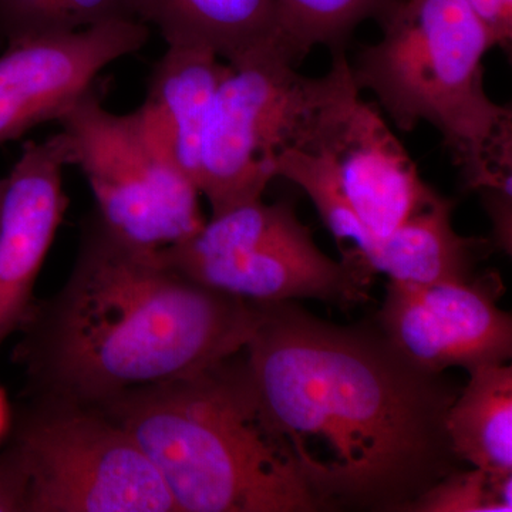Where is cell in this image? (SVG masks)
I'll return each mask as SVG.
<instances>
[{"label": "cell", "mask_w": 512, "mask_h": 512, "mask_svg": "<svg viewBox=\"0 0 512 512\" xmlns=\"http://www.w3.org/2000/svg\"><path fill=\"white\" fill-rule=\"evenodd\" d=\"M160 254L192 281L249 302L316 299L349 308L369 299L372 276L323 254L289 201L235 205Z\"/></svg>", "instance_id": "cell-6"}, {"label": "cell", "mask_w": 512, "mask_h": 512, "mask_svg": "<svg viewBox=\"0 0 512 512\" xmlns=\"http://www.w3.org/2000/svg\"><path fill=\"white\" fill-rule=\"evenodd\" d=\"M383 36L350 63L399 130L429 123L478 190L512 168L511 107L490 99L484 57L493 37L463 0H402L382 20Z\"/></svg>", "instance_id": "cell-4"}, {"label": "cell", "mask_w": 512, "mask_h": 512, "mask_svg": "<svg viewBox=\"0 0 512 512\" xmlns=\"http://www.w3.org/2000/svg\"><path fill=\"white\" fill-rule=\"evenodd\" d=\"M234 357L94 407L143 448L178 512L319 511L266 430Z\"/></svg>", "instance_id": "cell-3"}, {"label": "cell", "mask_w": 512, "mask_h": 512, "mask_svg": "<svg viewBox=\"0 0 512 512\" xmlns=\"http://www.w3.org/2000/svg\"><path fill=\"white\" fill-rule=\"evenodd\" d=\"M259 313V303L192 281L97 220L25 359L57 400L99 406L237 356Z\"/></svg>", "instance_id": "cell-2"}, {"label": "cell", "mask_w": 512, "mask_h": 512, "mask_svg": "<svg viewBox=\"0 0 512 512\" xmlns=\"http://www.w3.org/2000/svg\"><path fill=\"white\" fill-rule=\"evenodd\" d=\"M402 0H278L282 29L293 55L302 59L313 47L342 50L346 37L367 19L382 22Z\"/></svg>", "instance_id": "cell-17"}, {"label": "cell", "mask_w": 512, "mask_h": 512, "mask_svg": "<svg viewBox=\"0 0 512 512\" xmlns=\"http://www.w3.org/2000/svg\"><path fill=\"white\" fill-rule=\"evenodd\" d=\"M244 362L266 430L319 511L407 512L460 468L446 429L457 390L377 325L259 303Z\"/></svg>", "instance_id": "cell-1"}, {"label": "cell", "mask_w": 512, "mask_h": 512, "mask_svg": "<svg viewBox=\"0 0 512 512\" xmlns=\"http://www.w3.org/2000/svg\"><path fill=\"white\" fill-rule=\"evenodd\" d=\"M446 416L448 439L460 461L494 477L512 476V367L471 370Z\"/></svg>", "instance_id": "cell-16"}, {"label": "cell", "mask_w": 512, "mask_h": 512, "mask_svg": "<svg viewBox=\"0 0 512 512\" xmlns=\"http://www.w3.org/2000/svg\"><path fill=\"white\" fill-rule=\"evenodd\" d=\"M138 0H0V30L9 42L74 32L117 19L140 20Z\"/></svg>", "instance_id": "cell-18"}, {"label": "cell", "mask_w": 512, "mask_h": 512, "mask_svg": "<svg viewBox=\"0 0 512 512\" xmlns=\"http://www.w3.org/2000/svg\"><path fill=\"white\" fill-rule=\"evenodd\" d=\"M69 165L62 131L25 144L6 177L0 204V346L33 312L37 275L67 207L63 168Z\"/></svg>", "instance_id": "cell-12"}, {"label": "cell", "mask_w": 512, "mask_h": 512, "mask_svg": "<svg viewBox=\"0 0 512 512\" xmlns=\"http://www.w3.org/2000/svg\"><path fill=\"white\" fill-rule=\"evenodd\" d=\"M512 476L494 477L461 468L420 495L407 512H511Z\"/></svg>", "instance_id": "cell-19"}, {"label": "cell", "mask_w": 512, "mask_h": 512, "mask_svg": "<svg viewBox=\"0 0 512 512\" xmlns=\"http://www.w3.org/2000/svg\"><path fill=\"white\" fill-rule=\"evenodd\" d=\"M485 210L493 222L491 245L511 255L512 245V191L511 188H484L478 191Z\"/></svg>", "instance_id": "cell-21"}, {"label": "cell", "mask_w": 512, "mask_h": 512, "mask_svg": "<svg viewBox=\"0 0 512 512\" xmlns=\"http://www.w3.org/2000/svg\"><path fill=\"white\" fill-rule=\"evenodd\" d=\"M28 477L15 446L0 454V512H25Z\"/></svg>", "instance_id": "cell-20"}, {"label": "cell", "mask_w": 512, "mask_h": 512, "mask_svg": "<svg viewBox=\"0 0 512 512\" xmlns=\"http://www.w3.org/2000/svg\"><path fill=\"white\" fill-rule=\"evenodd\" d=\"M228 70L229 64L207 47L168 45L136 110L165 156L195 185L205 123Z\"/></svg>", "instance_id": "cell-13"}, {"label": "cell", "mask_w": 512, "mask_h": 512, "mask_svg": "<svg viewBox=\"0 0 512 512\" xmlns=\"http://www.w3.org/2000/svg\"><path fill=\"white\" fill-rule=\"evenodd\" d=\"M453 208V201L440 195L404 222L379 241L369 259L370 271L420 285L473 278L474 268L493 245L490 239L458 235L451 222Z\"/></svg>", "instance_id": "cell-15"}, {"label": "cell", "mask_w": 512, "mask_h": 512, "mask_svg": "<svg viewBox=\"0 0 512 512\" xmlns=\"http://www.w3.org/2000/svg\"><path fill=\"white\" fill-rule=\"evenodd\" d=\"M493 37L494 46L510 50L512 42V0H463Z\"/></svg>", "instance_id": "cell-22"}, {"label": "cell", "mask_w": 512, "mask_h": 512, "mask_svg": "<svg viewBox=\"0 0 512 512\" xmlns=\"http://www.w3.org/2000/svg\"><path fill=\"white\" fill-rule=\"evenodd\" d=\"M148 36L147 23L117 19L9 42L0 56V144L59 120L104 67L140 50Z\"/></svg>", "instance_id": "cell-10"}, {"label": "cell", "mask_w": 512, "mask_h": 512, "mask_svg": "<svg viewBox=\"0 0 512 512\" xmlns=\"http://www.w3.org/2000/svg\"><path fill=\"white\" fill-rule=\"evenodd\" d=\"M59 121L69 165L83 171L97 220L113 237L161 251L204 227L197 185L165 156L137 111L111 113L93 87Z\"/></svg>", "instance_id": "cell-7"}, {"label": "cell", "mask_w": 512, "mask_h": 512, "mask_svg": "<svg viewBox=\"0 0 512 512\" xmlns=\"http://www.w3.org/2000/svg\"><path fill=\"white\" fill-rule=\"evenodd\" d=\"M504 291L497 272L427 285L389 281L376 325L427 372L501 365L512 356L511 315L498 306Z\"/></svg>", "instance_id": "cell-9"}, {"label": "cell", "mask_w": 512, "mask_h": 512, "mask_svg": "<svg viewBox=\"0 0 512 512\" xmlns=\"http://www.w3.org/2000/svg\"><path fill=\"white\" fill-rule=\"evenodd\" d=\"M138 2L141 20L156 26L167 45L207 47L227 63L271 47H285L291 52L278 0Z\"/></svg>", "instance_id": "cell-14"}, {"label": "cell", "mask_w": 512, "mask_h": 512, "mask_svg": "<svg viewBox=\"0 0 512 512\" xmlns=\"http://www.w3.org/2000/svg\"><path fill=\"white\" fill-rule=\"evenodd\" d=\"M6 178L0 180V204H2L3 194H5Z\"/></svg>", "instance_id": "cell-23"}, {"label": "cell", "mask_w": 512, "mask_h": 512, "mask_svg": "<svg viewBox=\"0 0 512 512\" xmlns=\"http://www.w3.org/2000/svg\"><path fill=\"white\" fill-rule=\"evenodd\" d=\"M13 446L25 512H178L143 448L97 407L57 400L25 420Z\"/></svg>", "instance_id": "cell-8"}, {"label": "cell", "mask_w": 512, "mask_h": 512, "mask_svg": "<svg viewBox=\"0 0 512 512\" xmlns=\"http://www.w3.org/2000/svg\"><path fill=\"white\" fill-rule=\"evenodd\" d=\"M299 59L271 47L228 63L202 134L197 187L212 215L259 200L286 151L311 146L357 89L343 50L325 76H303Z\"/></svg>", "instance_id": "cell-5"}, {"label": "cell", "mask_w": 512, "mask_h": 512, "mask_svg": "<svg viewBox=\"0 0 512 512\" xmlns=\"http://www.w3.org/2000/svg\"><path fill=\"white\" fill-rule=\"evenodd\" d=\"M305 148L326 158L350 208L377 242L440 197L360 93L345 101Z\"/></svg>", "instance_id": "cell-11"}]
</instances>
